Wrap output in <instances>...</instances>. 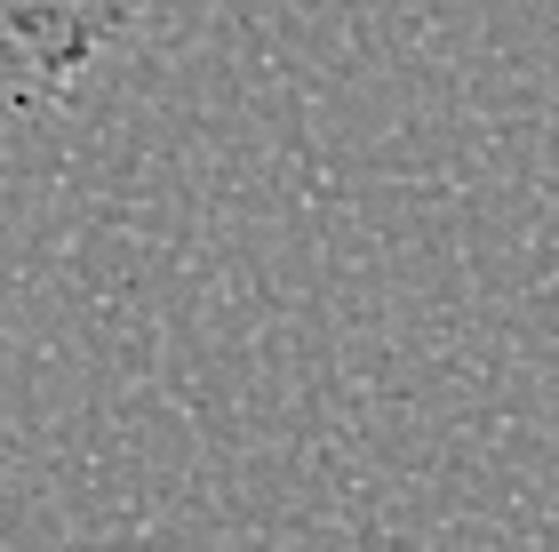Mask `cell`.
<instances>
[{
	"label": "cell",
	"mask_w": 559,
	"mask_h": 552,
	"mask_svg": "<svg viewBox=\"0 0 559 552\" xmlns=\"http://www.w3.org/2000/svg\"><path fill=\"white\" fill-rule=\"evenodd\" d=\"M144 0H0V57L40 81H81Z\"/></svg>",
	"instance_id": "cell-1"
}]
</instances>
